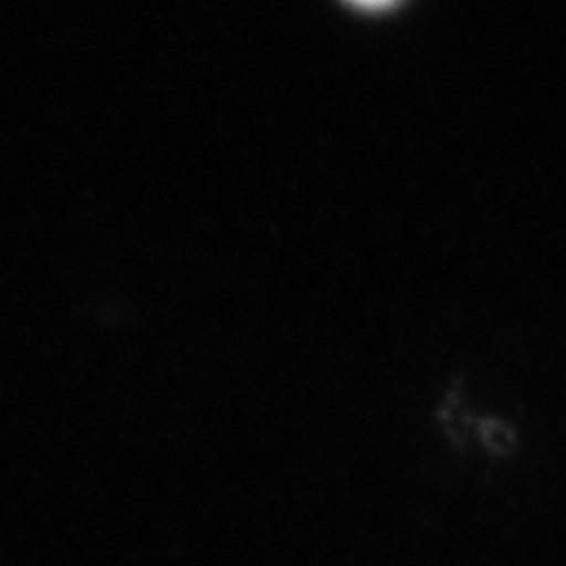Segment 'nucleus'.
I'll return each instance as SVG.
<instances>
[{
	"mask_svg": "<svg viewBox=\"0 0 566 566\" xmlns=\"http://www.w3.org/2000/svg\"><path fill=\"white\" fill-rule=\"evenodd\" d=\"M357 2H361V4H385V2H390V0H357Z\"/></svg>",
	"mask_w": 566,
	"mask_h": 566,
	"instance_id": "f257e3e1",
	"label": "nucleus"
}]
</instances>
